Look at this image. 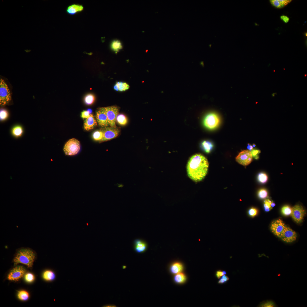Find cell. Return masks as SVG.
<instances>
[{"mask_svg":"<svg viewBox=\"0 0 307 307\" xmlns=\"http://www.w3.org/2000/svg\"><path fill=\"white\" fill-rule=\"evenodd\" d=\"M209 167L207 159L200 154L192 156L187 166L188 175L190 178L196 182L201 181L206 175Z\"/></svg>","mask_w":307,"mask_h":307,"instance_id":"obj_1","label":"cell"},{"mask_svg":"<svg viewBox=\"0 0 307 307\" xmlns=\"http://www.w3.org/2000/svg\"><path fill=\"white\" fill-rule=\"evenodd\" d=\"M36 254L35 252L28 248H20L16 251L13 259L14 265L22 264L28 267H32L35 260Z\"/></svg>","mask_w":307,"mask_h":307,"instance_id":"obj_2","label":"cell"},{"mask_svg":"<svg viewBox=\"0 0 307 307\" xmlns=\"http://www.w3.org/2000/svg\"><path fill=\"white\" fill-rule=\"evenodd\" d=\"M80 150V142L75 138H71L67 141L63 149L65 155L70 156L77 154Z\"/></svg>","mask_w":307,"mask_h":307,"instance_id":"obj_3","label":"cell"},{"mask_svg":"<svg viewBox=\"0 0 307 307\" xmlns=\"http://www.w3.org/2000/svg\"><path fill=\"white\" fill-rule=\"evenodd\" d=\"M11 100L10 90L4 80L0 79V104L3 106L8 104Z\"/></svg>","mask_w":307,"mask_h":307,"instance_id":"obj_4","label":"cell"},{"mask_svg":"<svg viewBox=\"0 0 307 307\" xmlns=\"http://www.w3.org/2000/svg\"><path fill=\"white\" fill-rule=\"evenodd\" d=\"M105 113L109 121V126L115 127L117 116L118 115L119 109L116 106H111L100 108Z\"/></svg>","mask_w":307,"mask_h":307,"instance_id":"obj_5","label":"cell"},{"mask_svg":"<svg viewBox=\"0 0 307 307\" xmlns=\"http://www.w3.org/2000/svg\"><path fill=\"white\" fill-rule=\"evenodd\" d=\"M220 120L218 115L214 113L208 114L204 120V124L207 128L210 129H214L219 125Z\"/></svg>","mask_w":307,"mask_h":307,"instance_id":"obj_6","label":"cell"},{"mask_svg":"<svg viewBox=\"0 0 307 307\" xmlns=\"http://www.w3.org/2000/svg\"><path fill=\"white\" fill-rule=\"evenodd\" d=\"M26 272V269L23 266H16L10 271L7 279L10 281H17L24 275Z\"/></svg>","mask_w":307,"mask_h":307,"instance_id":"obj_7","label":"cell"},{"mask_svg":"<svg viewBox=\"0 0 307 307\" xmlns=\"http://www.w3.org/2000/svg\"><path fill=\"white\" fill-rule=\"evenodd\" d=\"M306 214L305 211L302 206L296 205L292 208L291 215L294 221L299 223L302 221Z\"/></svg>","mask_w":307,"mask_h":307,"instance_id":"obj_8","label":"cell"},{"mask_svg":"<svg viewBox=\"0 0 307 307\" xmlns=\"http://www.w3.org/2000/svg\"><path fill=\"white\" fill-rule=\"evenodd\" d=\"M101 129L103 132V138L101 141H108L115 138L120 132V129L116 126L107 127Z\"/></svg>","mask_w":307,"mask_h":307,"instance_id":"obj_9","label":"cell"},{"mask_svg":"<svg viewBox=\"0 0 307 307\" xmlns=\"http://www.w3.org/2000/svg\"><path fill=\"white\" fill-rule=\"evenodd\" d=\"M236 161L239 163L244 166L249 164L252 160V156L251 152L245 150L240 152L236 158Z\"/></svg>","mask_w":307,"mask_h":307,"instance_id":"obj_10","label":"cell"},{"mask_svg":"<svg viewBox=\"0 0 307 307\" xmlns=\"http://www.w3.org/2000/svg\"><path fill=\"white\" fill-rule=\"evenodd\" d=\"M287 226L284 222L281 219L273 221L271 224L270 229L275 235L280 238L281 234Z\"/></svg>","mask_w":307,"mask_h":307,"instance_id":"obj_11","label":"cell"},{"mask_svg":"<svg viewBox=\"0 0 307 307\" xmlns=\"http://www.w3.org/2000/svg\"><path fill=\"white\" fill-rule=\"evenodd\" d=\"M296 237V233L287 226L283 231L280 238L284 241L289 243L295 241Z\"/></svg>","mask_w":307,"mask_h":307,"instance_id":"obj_12","label":"cell"},{"mask_svg":"<svg viewBox=\"0 0 307 307\" xmlns=\"http://www.w3.org/2000/svg\"><path fill=\"white\" fill-rule=\"evenodd\" d=\"M96 118L99 125L102 128L107 127L109 125L105 112L100 108L96 112Z\"/></svg>","mask_w":307,"mask_h":307,"instance_id":"obj_13","label":"cell"},{"mask_svg":"<svg viewBox=\"0 0 307 307\" xmlns=\"http://www.w3.org/2000/svg\"><path fill=\"white\" fill-rule=\"evenodd\" d=\"M133 244L134 250L137 253H143L147 249V243L143 240L136 239L134 240Z\"/></svg>","mask_w":307,"mask_h":307,"instance_id":"obj_14","label":"cell"},{"mask_svg":"<svg viewBox=\"0 0 307 307\" xmlns=\"http://www.w3.org/2000/svg\"><path fill=\"white\" fill-rule=\"evenodd\" d=\"M97 122L94 115L90 114L89 117L84 121V128L85 130L89 131L93 129L97 125Z\"/></svg>","mask_w":307,"mask_h":307,"instance_id":"obj_15","label":"cell"},{"mask_svg":"<svg viewBox=\"0 0 307 307\" xmlns=\"http://www.w3.org/2000/svg\"><path fill=\"white\" fill-rule=\"evenodd\" d=\"M84 9L83 6L78 4H73L68 6L66 9L67 12L70 15H74L80 12Z\"/></svg>","mask_w":307,"mask_h":307,"instance_id":"obj_16","label":"cell"},{"mask_svg":"<svg viewBox=\"0 0 307 307\" xmlns=\"http://www.w3.org/2000/svg\"><path fill=\"white\" fill-rule=\"evenodd\" d=\"M42 277L45 280L51 282L55 279L56 275L53 271L50 269H48L45 270L43 273Z\"/></svg>","mask_w":307,"mask_h":307,"instance_id":"obj_17","label":"cell"},{"mask_svg":"<svg viewBox=\"0 0 307 307\" xmlns=\"http://www.w3.org/2000/svg\"><path fill=\"white\" fill-rule=\"evenodd\" d=\"M291 1V0H271L270 2L275 7L280 8L284 7Z\"/></svg>","mask_w":307,"mask_h":307,"instance_id":"obj_18","label":"cell"},{"mask_svg":"<svg viewBox=\"0 0 307 307\" xmlns=\"http://www.w3.org/2000/svg\"><path fill=\"white\" fill-rule=\"evenodd\" d=\"M129 86L126 82H117L114 86V89L117 91H123L128 90Z\"/></svg>","mask_w":307,"mask_h":307,"instance_id":"obj_19","label":"cell"},{"mask_svg":"<svg viewBox=\"0 0 307 307\" xmlns=\"http://www.w3.org/2000/svg\"><path fill=\"white\" fill-rule=\"evenodd\" d=\"M183 269L182 265L179 262H176L173 264L171 267V272L175 275L181 272Z\"/></svg>","mask_w":307,"mask_h":307,"instance_id":"obj_20","label":"cell"},{"mask_svg":"<svg viewBox=\"0 0 307 307\" xmlns=\"http://www.w3.org/2000/svg\"><path fill=\"white\" fill-rule=\"evenodd\" d=\"M23 130L22 127L20 125H16L13 127L11 132L13 136L15 137L21 136Z\"/></svg>","mask_w":307,"mask_h":307,"instance_id":"obj_21","label":"cell"},{"mask_svg":"<svg viewBox=\"0 0 307 307\" xmlns=\"http://www.w3.org/2000/svg\"><path fill=\"white\" fill-rule=\"evenodd\" d=\"M17 296L18 299L21 300L26 301L29 298V294L26 291L20 290L18 291Z\"/></svg>","mask_w":307,"mask_h":307,"instance_id":"obj_22","label":"cell"},{"mask_svg":"<svg viewBox=\"0 0 307 307\" xmlns=\"http://www.w3.org/2000/svg\"><path fill=\"white\" fill-rule=\"evenodd\" d=\"M116 120L119 124L122 126L126 125L128 121L127 117L125 115L122 114L118 115Z\"/></svg>","mask_w":307,"mask_h":307,"instance_id":"obj_23","label":"cell"},{"mask_svg":"<svg viewBox=\"0 0 307 307\" xmlns=\"http://www.w3.org/2000/svg\"><path fill=\"white\" fill-rule=\"evenodd\" d=\"M202 146L205 152L208 153L210 152L213 147V144L208 141H203L202 144Z\"/></svg>","mask_w":307,"mask_h":307,"instance_id":"obj_24","label":"cell"},{"mask_svg":"<svg viewBox=\"0 0 307 307\" xmlns=\"http://www.w3.org/2000/svg\"><path fill=\"white\" fill-rule=\"evenodd\" d=\"M174 280L176 282L179 283H184L186 280V276L181 272L175 274L174 278Z\"/></svg>","mask_w":307,"mask_h":307,"instance_id":"obj_25","label":"cell"},{"mask_svg":"<svg viewBox=\"0 0 307 307\" xmlns=\"http://www.w3.org/2000/svg\"><path fill=\"white\" fill-rule=\"evenodd\" d=\"M111 49L117 53L122 48L121 44L120 42L118 40H115L113 41L111 45Z\"/></svg>","mask_w":307,"mask_h":307,"instance_id":"obj_26","label":"cell"},{"mask_svg":"<svg viewBox=\"0 0 307 307\" xmlns=\"http://www.w3.org/2000/svg\"><path fill=\"white\" fill-rule=\"evenodd\" d=\"M84 100L86 104L88 105H91L94 102L95 97L93 94H89L85 96Z\"/></svg>","mask_w":307,"mask_h":307,"instance_id":"obj_27","label":"cell"},{"mask_svg":"<svg viewBox=\"0 0 307 307\" xmlns=\"http://www.w3.org/2000/svg\"><path fill=\"white\" fill-rule=\"evenodd\" d=\"M93 139L97 141H101L103 138V132L101 129L94 131L92 134Z\"/></svg>","mask_w":307,"mask_h":307,"instance_id":"obj_28","label":"cell"},{"mask_svg":"<svg viewBox=\"0 0 307 307\" xmlns=\"http://www.w3.org/2000/svg\"><path fill=\"white\" fill-rule=\"evenodd\" d=\"M292 211V208L288 205L283 206L281 209L282 214L284 216H287L291 215Z\"/></svg>","mask_w":307,"mask_h":307,"instance_id":"obj_29","label":"cell"},{"mask_svg":"<svg viewBox=\"0 0 307 307\" xmlns=\"http://www.w3.org/2000/svg\"><path fill=\"white\" fill-rule=\"evenodd\" d=\"M259 306L262 307H276V305L274 302L270 300H267L261 302L259 305Z\"/></svg>","mask_w":307,"mask_h":307,"instance_id":"obj_30","label":"cell"},{"mask_svg":"<svg viewBox=\"0 0 307 307\" xmlns=\"http://www.w3.org/2000/svg\"><path fill=\"white\" fill-rule=\"evenodd\" d=\"M25 281L28 283H31L34 280L35 277L34 275L31 273H26L24 275Z\"/></svg>","mask_w":307,"mask_h":307,"instance_id":"obj_31","label":"cell"},{"mask_svg":"<svg viewBox=\"0 0 307 307\" xmlns=\"http://www.w3.org/2000/svg\"><path fill=\"white\" fill-rule=\"evenodd\" d=\"M258 179L260 182L264 183L267 181L268 177L266 174L264 173H260L258 175Z\"/></svg>","mask_w":307,"mask_h":307,"instance_id":"obj_32","label":"cell"},{"mask_svg":"<svg viewBox=\"0 0 307 307\" xmlns=\"http://www.w3.org/2000/svg\"><path fill=\"white\" fill-rule=\"evenodd\" d=\"M258 197L260 199H265L267 197L268 193L265 189H261L258 192Z\"/></svg>","mask_w":307,"mask_h":307,"instance_id":"obj_33","label":"cell"},{"mask_svg":"<svg viewBox=\"0 0 307 307\" xmlns=\"http://www.w3.org/2000/svg\"><path fill=\"white\" fill-rule=\"evenodd\" d=\"M9 114L7 110L5 109L1 110L0 112V119L1 121H4L7 119L8 117Z\"/></svg>","mask_w":307,"mask_h":307,"instance_id":"obj_34","label":"cell"},{"mask_svg":"<svg viewBox=\"0 0 307 307\" xmlns=\"http://www.w3.org/2000/svg\"><path fill=\"white\" fill-rule=\"evenodd\" d=\"M271 201L269 199H267L264 201V207L265 211L268 212L272 208L271 206Z\"/></svg>","mask_w":307,"mask_h":307,"instance_id":"obj_35","label":"cell"},{"mask_svg":"<svg viewBox=\"0 0 307 307\" xmlns=\"http://www.w3.org/2000/svg\"><path fill=\"white\" fill-rule=\"evenodd\" d=\"M248 212L249 215L250 217H253L256 216L258 214V210L256 208L252 207L248 210Z\"/></svg>","mask_w":307,"mask_h":307,"instance_id":"obj_36","label":"cell"},{"mask_svg":"<svg viewBox=\"0 0 307 307\" xmlns=\"http://www.w3.org/2000/svg\"><path fill=\"white\" fill-rule=\"evenodd\" d=\"M229 279V277L227 275H224L222 276L218 282L219 284H223L227 283Z\"/></svg>","mask_w":307,"mask_h":307,"instance_id":"obj_37","label":"cell"},{"mask_svg":"<svg viewBox=\"0 0 307 307\" xmlns=\"http://www.w3.org/2000/svg\"><path fill=\"white\" fill-rule=\"evenodd\" d=\"M226 274L227 272L226 271L219 270L216 271L215 276L217 279H219L222 276L225 275Z\"/></svg>","mask_w":307,"mask_h":307,"instance_id":"obj_38","label":"cell"},{"mask_svg":"<svg viewBox=\"0 0 307 307\" xmlns=\"http://www.w3.org/2000/svg\"><path fill=\"white\" fill-rule=\"evenodd\" d=\"M260 152V151L258 150H252L251 152L252 157L256 159H258L259 157L258 154Z\"/></svg>","mask_w":307,"mask_h":307,"instance_id":"obj_39","label":"cell"},{"mask_svg":"<svg viewBox=\"0 0 307 307\" xmlns=\"http://www.w3.org/2000/svg\"><path fill=\"white\" fill-rule=\"evenodd\" d=\"M90 114L87 111L84 110L81 113V117L83 119L88 117Z\"/></svg>","mask_w":307,"mask_h":307,"instance_id":"obj_40","label":"cell"},{"mask_svg":"<svg viewBox=\"0 0 307 307\" xmlns=\"http://www.w3.org/2000/svg\"><path fill=\"white\" fill-rule=\"evenodd\" d=\"M280 18L281 20L285 23H287L289 20V17L287 16L284 15L281 16H280Z\"/></svg>","mask_w":307,"mask_h":307,"instance_id":"obj_41","label":"cell"},{"mask_svg":"<svg viewBox=\"0 0 307 307\" xmlns=\"http://www.w3.org/2000/svg\"><path fill=\"white\" fill-rule=\"evenodd\" d=\"M247 148L249 150L251 151L253 149V147L248 143V144Z\"/></svg>","mask_w":307,"mask_h":307,"instance_id":"obj_42","label":"cell"},{"mask_svg":"<svg viewBox=\"0 0 307 307\" xmlns=\"http://www.w3.org/2000/svg\"><path fill=\"white\" fill-rule=\"evenodd\" d=\"M275 203L274 202H273V201H271V207L272 208H273V207H274V206H275Z\"/></svg>","mask_w":307,"mask_h":307,"instance_id":"obj_43","label":"cell"},{"mask_svg":"<svg viewBox=\"0 0 307 307\" xmlns=\"http://www.w3.org/2000/svg\"><path fill=\"white\" fill-rule=\"evenodd\" d=\"M105 306V307H115L116 306H115L114 305H106L105 306Z\"/></svg>","mask_w":307,"mask_h":307,"instance_id":"obj_44","label":"cell"},{"mask_svg":"<svg viewBox=\"0 0 307 307\" xmlns=\"http://www.w3.org/2000/svg\"><path fill=\"white\" fill-rule=\"evenodd\" d=\"M87 111L89 112L90 114L92 112V110L91 109H88Z\"/></svg>","mask_w":307,"mask_h":307,"instance_id":"obj_45","label":"cell"},{"mask_svg":"<svg viewBox=\"0 0 307 307\" xmlns=\"http://www.w3.org/2000/svg\"><path fill=\"white\" fill-rule=\"evenodd\" d=\"M126 267L125 265H123V269H125Z\"/></svg>","mask_w":307,"mask_h":307,"instance_id":"obj_46","label":"cell"},{"mask_svg":"<svg viewBox=\"0 0 307 307\" xmlns=\"http://www.w3.org/2000/svg\"><path fill=\"white\" fill-rule=\"evenodd\" d=\"M256 146V145H255V144H253V147H255V146Z\"/></svg>","mask_w":307,"mask_h":307,"instance_id":"obj_47","label":"cell"},{"mask_svg":"<svg viewBox=\"0 0 307 307\" xmlns=\"http://www.w3.org/2000/svg\"><path fill=\"white\" fill-rule=\"evenodd\" d=\"M305 35H306V36H307V33H306V34H305Z\"/></svg>","mask_w":307,"mask_h":307,"instance_id":"obj_48","label":"cell"}]
</instances>
